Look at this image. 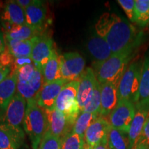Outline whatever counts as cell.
I'll return each mask as SVG.
<instances>
[{"label":"cell","instance_id":"cell-1","mask_svg":"<svg viewBox=\"0 0 149 149\" xmlns=\"http://www.w3.org/2000/svg\"><path fill=\"white\" fill-rule=\"evenodd\" d=\"M95 29L96 34L108 43L113 55L133 53L139 42V35L135 28L115 13L102 14Z\"/></svg>","mask_w":149,"mask_h":149},{"label":"cell","instance_id":"cell-2","mask_svg":"<svg viewBox=\"0 0 149 149\" xmlns=\"http://www.w3.org/2000/svg\"><path fill=\"white\" fill-rule=\"evenodd\" d=\"M23 128L29 136L33 149H38L46 132V118L44 109L36 100L27 102V108L23 122Z\"/></svg>","mask_w":149,"mask_h":149},{"label":"cell","instance_id":"cell-3","mask_svg":"<svg viewBox=\"0 0 149 149\" xmlns=\"http://www.w3.org/2000/svg\"><path fill=\"white\" fill-rule=\"evenodd\" d=\"M133 53L112 55L107 61L93 68L98 82L100 84L111 83L119 86L123 74L133 57Z\"/></svg>","mask_w":149,"mask_h":149},{"label":"cell","instance_id":"cell-4","mask_svg":"<svg viewBox=\"0 0 149 149\" xmlns=\"http://www.w3.org/2000/svg\"><path fill=\"white\" fill-rule=\"evenodd\" d=\"M144 60H136L128 65L118 86V98L136 104L139 95Z\"/></svg>","mask_w":149,"mask_h":149},{"label":"cell","instance_id":"cell-5","mask_svg":"<svg viewBox=\"0 0 149 149\" xmlns=\"http://www.w3.org/2000/svg\"><path fill=\"white\" fill-rule=\"evenodd\" d=\"M79 84V80L67 83L59 93L55 105V109L64 113L72 127L81 113L77 102Z\"/></svg>","mask_w":149,"mask_h":149},{"label":"cell","instance_id":"cell-6","mask_svg":"<svg viewBox=\"0 0 149 149\" xmlns=\"http://www.w3.org/2000/svg\"><path fill=\"white\" fill-rule=\"evenodd\" d=\"M135 104L126 100L118 101L116 107L109 115L112 127L128 133L135 115Z\"/></svg>","mask_w":149,"mask_h":149},{"label":"cell","instance_id":"cell-7","mask_svg":"<svg viewBox=\"0 0 149 149\" xmlns=\"http://www.w3.org/2000/svg\"><path fill=\"white\" fill-rule=\"evenodd\" d=\"M62 79L68 82L79 80L85 70V60L80 54L70 52L60 55Z\"/></svg>","mask_w":149,"mask_h":149},{"label":"cell","instance_id":"cell-8","mask_svg":"<svg viewBox=\"0 0 149 149\" xmlns=\"http://www.w3.org/2000/svg\"><path fill=\"white\" fill-rule=\"evenodd\" d=\"M27 108V101L16 93L5 110L3 124L14 128H22Z\"/></svg>","mask_w":149,"mask_h":149},{"label":"cell","instance_id":"cell-9","mask_svg":"<svg viewBox=\"0 0 149 149\" xmlns=\"http://www.w3.org/2000/svg\"><path fill=\"white\" fill-rule=\"evenodd\" d=\"M46 118V132L59 138L63 139L70 133L72 126L67 120L66 116L62 112L55 108L51 110L44 109Z\"/></svg>","mask_w":149,"mask_h":149},{"label":"cell","instance_id":"cell-10","mask_svg":"<svg viewBox=\"0 0 149 149\" xmlns=\"http://www.w3.org/2000/svg\"><path fill=\"white\" fill-rule=\"evenodd\" d=\"M135 115L128 133L129 149H133L140 139L145 122L149 115V102H137Z\"/></svg>","mask_w":149,"mask_h":149},{"label":"cell","instance_id":"cell-11","mask_svg":"<svg viewBox=\"0 0 149 149\" xmlns=\"http://www.w3.org/2000/svg\"><path fill=\"white\" fill-rule=\"evenodd\" d=\"M68 83L64 79L44 84L37 95V103L43 109L51 110L55 108L56 102L64 86Z\"/></svg>","mask_w":149,"mask_h":149},{"label":"cell","instance_id":"cell-12","mask_svg":"<svg viewBox=\"0 0 149 149\" xmlns=\"http://www.w3.org/2000/svg\"><path fill=\"white\" fill-rule=\"evenodd\" d=\"M79 80V84L78 87L77 102L81 112L92 97L95 86L97 80L94 70L91 67L86 68Z\"/></svg>","mask_w":149,"mask_h":149},{"label":"cell","instance_id":"cell-13","mask_svg":"<svg viewBox=\"0 0 149 149\" xmlns=\"http://www.w3.org/2000/svg\"><path fill=\"white\" fill-rule=\"evenodd\" d=\"M54 42L47 35H40L35 40L32 51L33 61L35 66L43 68L51 58L55 48Z\"/></svg>","mask_w":149,"mask_h":149},{"label":"cell","instance_id":"cell-14","mask_svg":"<svg viewBox=\"0 0 149 149\" xmlns=\"http://www.w3.org/2000/svg\"><path fill=\"white\" fill-rule=\"evenodd\" d=\"M24 137L22 128L0 124V149H20L24 144Z\"/></svg>","mask_w":149,"mask_h":149},{"label":"cell","instance_id":"cell-15","mask_svg":"<svg viewBox=\"0 0 149 149\" xmlns=\"http://www.w3.org/2000/svg\"><path fill=\"white\" fill-rule=\"evenodd\" d=\"M111 125L106 117L100 116L90 126L84 135L86 144L94 147L107 137Z\"/></svg>","mask_w":149,"mask_h":149},{"label":"cell","instance_id":"cell-16","mask_svg":"<svg viewBox=\"0 0 149 149\" xmlns=\"http://www.w3.org/2000/svg\"><path fill=\"white\" fill-rule=\"evenodd\" d=\"M87 48L94 59L93 68L107 61L113 55L108 43L97 34L91 37L87 44Z\"/></svg>","mask_w":149,"mask_h":149},{"label":"cell","instance_id":"cell-17","mask_svg":"<svg viewBox=\"0 0 149 149\" xmlns=\"http://www.w3.org/2000/svg\"><path fill=\"white\" fill-rule=\"evenodd\" d=\"M101 86V111L100 116L110 115L118 103V86L111 83L100 84Z\"/></svg>","mask_w":149,"mask_h":149},{"label":"cell","instance_id":"cell-18","mask_svg":"<svg viewBox=\"0 0 149 149\" xmlns=\"http://www.w3.org/2000/svg\"><path fill=\"white\" fill-rule=\"evenodd\" d=\"M1 20L6 30L13 26L24 25L26 24L25 10L16 1H9L3 9Z\"/></svg>","mask_w":149,"mask_h":149},{"label":"cell","instance_id":"cell-19","mask_svg":"<svg viewBox=\"0 0 149 149\" xmlns=\"http://www.w3.org/2000/svg\"><path fill=\"white\" fill-rule=\"evenodd\" d=\"M17 82V71L12 70L10 73L0 83V110L5 111L9 102L16 94Z\"/></svg>","mask_w":149,"mask_h":149},{"label":"cell","instance_id":"cell-20","mask_svg":"<svg viewBox=\"0 0 149 149\" xmlns=\"http://www.w3.org/2000/svg\"><path fill=\"white\" fill-rule=\"evenodd\" d=\"M26 24L42 31L46 19V8L42 1L35 0L33 4L25 10Z\"/></svg>","mask_w":149,"mask_h":149},{"label":"cell","instance_id":"cell-21","mask_svg":"<svg viewBox=\"0 0 149 149\" xmlns=\"http://www.w3.org/2000/svg\"><path fill=\"white\" fill-rule=\"evenodd\" d=\"M37 37L24 41L5 38L6 45L7 49L11 53V55L13 56L14 58L31 57L33 45Z\"/></svg>","mask_w":149,"mask_h":149},{"label":"cell","instance_id":"cell-22","mask_svg":"<svg viewBox=\"0 0 149 149\" xmlns=\"http://www.w3.org/2000/svg\"><path fill=\"white\" fill-rule=\"evenodd\" d=\"M44 84L53 82L62 79L61 73V59L55 49L52 53L51 58L42 68Z\"/></svg>","mask_w":149,"mask_h":149},{"label":"cell","instance_id":"cell-23","mask_svg":"<svg viewBox=\"0 0 149 149\" xmlns=\"http://www.w3.org/2000/svg\"><path fill=\"white\" fill-rule=\"evenodd\" d=\"M42 31L35 29L27 25L13 26L5 31V38L19 41L31 40L35 37L40 36Z\"/></svg>","mask_w":149,"mask_h":149},{"label":"cell","instance_id":"cell-24","mask_svg":"<svg viewBox=\"0 0 149 149\" xmlns=\"http://www.w3.org/2000/svg\"><path fill=\"white\" fill-rule=\"evenodd\" d=\"M108 141L110 149H129L128 133L112 127L108 133Z\"/></svg>","mask_w":149,"mask_h":149},{"label":"cell","instance_id":"cell-25","mask_svg":"<svg viewBox=\"0 0 149 149\" xmlns=\"http://www.w3.org/2000/svg\"><path fill=\"white\" fill-rule=\"evenodd\" d=\"M149 102V54L145 57L143 62L140 86L137 102Z\"/></svg>","mask_w":149,"mask_h":149},{"label":"cell","instance_id":"cell-26","mask_svg":"<svg viewBox=\"0 0 149 149\" xmlns=\"http://www.w3.org/2000/svg\"><path fill=\"white\" fill-rule=\"evenodd\" d=\"M134 22L141 27L149 25V0H136Z\"/></svg>","mask_w":149,"mask_h":149},{"label":"cell","instance_id":"cell-27","mask_svg":"<svg viewBox=\"0 0 149 149\" xmlns=\"http://www.w3.org/2000/svg\"><path fill=\"white\" fill-rule=\"evenodd\" d=\"M99 117L100 116L97 115L91 114L86 112H81L74 123L72 132L77 133L81 137H84L86 131Z\"/></svg>","mask_w":149,"mask_h":149},{"label":"cell","instance_id":"cell-28","mask_svg":"<svg viewBox=\"0 0 149 149\" xmlns=\"http://www.w3.org/2000/svg\"><path fill=\"white\" fill-rule=\"evenodd\" d=\"M100 111H101V86L98 81H97L92 97L81 112H86L100 116Z\"/></svg>","mask_w":149,"mask_h":149},{"label":"cell","instance_id":"cell-29","mask_svg":"<svg viewBox=\"0 0 149 149\" xmlns=\"http://www.w3.org/2000/svg\"><path fill=\"white\" fill-rule=\"evenodd\" d=\"M85 145L84 137L71 131L63 139L61 149H84Z\"/></svg>","mask_w":149,"mask_h":149},{"label":"cell","instance_id":"cell-30","mask_svg":"<svg viewBox=\"0 0 149 149\" xmlns=\"http://www.w3.org/2000/svg\"><path fill=\"white\" fill-rule=\"evenodd\" d=\"M62 139L51 134L46 133L38 149H61Z\"/></svg>","mask_w":149,"mask_h":149},{"label":"cell","instance_id":"cell-31","mask_svg":"<svg viewBox=\"0 0 149 149\" xmlns=\"http://www.w3.org/2000/svg\"><path fill=\"white\" fill-rule=\"evenodd\" d=\"M17 93L20 94L27 102L36 100L37 93L33 90L28 83L17 82Z\"/></svg>","mask_w":149,"mask_h":149},{"label":"cell","instance_id":"cell-32","mask_svg":"<svg viewBox=\"0 0 149 149\" xmlns=\"http://www.w3.org/2000/svg\"><path fill=\"white\" fill-rule=\"evenodd\" d=\"M35 70V66L34 63L27 64L22 68L18 69V81L22 83H29V81L32 78Z\"/></svg>","mask_w":149,"mask_h":149},{"label":"cell","instance_id":"cell-33","mask_svg":"<svg viewBox=\"0 0 149 149\" xmlns=\"http://www.w3.org/2000/svg\"><path fill=\"white\" fill-rule=\"evenodd\" d=\"M28 84L33 88V90L38 94L39 91H40L43 84H44L42 68H40V67L35 66L34 74H33L32 78H31Z\"/></svg>","mask_w":149,"mask_h":149},{"label":"cell","instance_id":"cell-34","mask_svg":"<svg viewBox=\"0 0 149 149\" xmlns=\"http://www.w3.org/2000/svg\"><path fill=\"white\" fill-rule=\"evenodd\" d=\"M119 4L124 10L126 16L130 22H134V10H135V0H118Z\"/></svg>","mask_w":149,"mask_h":149},{"label":"cell","instance_id":"cell-35","mask_svg":"<svg viewBox=\"0 0 149 149\" xmlns=\"http://www.w3.org/2000/svg\"><path fill=\"white\" fill-rule=\"evenodd\" d=\"M14 57L11 55L9 51L6 48L5 51L0 55V66L10 68L14 61Z\"/></svg>","mask_w":149,"mask_h":149},{"label":"cell","instance_id":"cell-36","mask_svg":"<svg viewBox=\"0 0 149 149\" xmlns=\"http://www.w3.org/2000/svg\"><path fill=\"white\" fill-rule=\"evenodd\" d=\"M33 63L32 57H20V58H15L13 64L11 66V70H17L19 68L26 66V65Z\"/></svg>","mask_w":149,"mask_h":149},{"label":"cell","instance_id":"cell-37","mask_svg":"<svg viewBox=\"0 0 149 149\" xmlns=\"http://www.w3.org/2000/svg\"><path fill=\"white\" fill-rule=\"evenodd\" d=\"M141 142L146 143L149 145V117L147 118L146 122H145L142 133H141L140 139L139 141V143Z\"/></svg>","mask_w":149,"mask_h":149},{"label":"cell","instance_id":"cell-38","mask_svg":"<svg viewBox=\"0 0 149 149\" xmlns=\"http://www.w3.org/2000/svg\"><path fill=\"white\" fill-rule=\"evenodd\" d=\"M35 1V0H17V1H16V2L25 10L26 9L33 4Z\"/></svg>","mask_w":149,"mask_h":149},{"label":"cell","instance_id":"cell-39","mask_svg":"<svg viewBox=\"0 0 149 149\" xmlns=\"http://www.w3.org/2000/svg\"><path fill=\"white\" fill-rule=\"evenodd\" d=\"M11 72L10 68L0 66V83L5 79Z\"/></svg>","mask_w":149,"mask_h":149},{"label":"cell","instance_id":"cell-40","mask_svg":"<svg viewBox=\"0 0 149 149\" xmlns=\"http://www.w3.org/2000/svg\"><path fill=\"white\" fill-rule=\"evenodd\" d=\"M93 149H110L109 141H108V136L103 140L100 141L99 144H97L95 146L93 147Z\"/></svg>","mask_w":149,"mask_h":149},{"label":"cell","instance_id":"cell-41","mask_svg":"<svg viewBox=\"0 0 149 149\" xmlns=\"http://www.w3.org/2000/svg\"><path fill=\"white\" fill-rule=\"evenodd\" d=\"M6 48V45L5 37L3 36V34L1 32H0V55L5 51Z\"/></svg>","mask_w":149,"mask_h":149},{"label":"cell","instance_id":"cell-42","mask_svg":"<svg viewBox=\"0 0 149 149\" xmlns=\"http://www.w3.org/2000/svg\"><path fill=\"white\" fill-rule=\"evenodd\" d=\"M133 149H149V145L146 143H139Z\"/></svg>","mask_w":149,"mask_h":149},{"label":"cell","instance_id":"cell-43","mask_svg":"<svg viewBox=\"0 0 149 149\" xmlns=\"http://www.w3.org/2000/svg\"><path fill=\"white\" fill-rule=\"evenodd\" d=\"M84 149H93V147H91V146H89L88 145L86 144L85 146H84Z\"/></svg>","mask_w":149,"mask_h":149}]
</instances>
